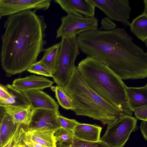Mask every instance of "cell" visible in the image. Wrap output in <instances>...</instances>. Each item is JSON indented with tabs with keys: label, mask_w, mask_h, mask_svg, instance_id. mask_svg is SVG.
Returning a JSON list of instances; mask_svg holds the SVG:
<instances>
[{
	"label": "cell",
	"mask_w": 147,
	"mask_h": 147,
	"mask_svg": "<svg viewBox=\"0 0 147 147\" xmlns=\"http://www.w3.org/2000/svg\"><path fill=\"white\" fill-rule=\"evenodd\" d=\"M54 82L42 76L32 75L15 80L12 86L22 92L35 90H42L50 87Z\"/></svg>",
	"instance_id": "12"
},
{
	"label": "cell",
	"mask_w": 147,
	"mask_h": 147,
	"mask_svg": "<svg viewBox=\"0 0 147 147\" xmlns=\"http://www.w3.org/2000/svg\"><path fill=\"white\" fill-rule=\"evenodd\" d=\"M61 25L56 31V38L76 36L84 32L98 29V20L94 16L80 18L67 14L61 17Z\"/></svg>",
	"instance_id": "7"
},
{
	"label": "cell",
	"mask_w": 147,
	"mask_h": 147,
	"mask_svg": "<svg viewBox=\"0 0 147 147\" xmlns=\"http://www.w3.org/2000/svg\"><path fill=\"white\" fill-rule=\"evenodd\" d=\"M20 144L22 147H34L33 146L26 141L22 137V134L20 140Z\"/></svg>",
	"instance_id": "31"
},
{
	"label": "cell",
	"mask_w": 147,
	"mask_h": 147,
	"mask_svg": "<svg viewBox=\"0 0 147 147\" xmlns=\"http://www.w3.org/2000/svg\"><path fill=\"white\" fill-rule=\"evenodd\" d=\"M127 104L133 112L136 109L147 106V84L140 87H128L125 88Z\"/></svg>",
	"instance_id": "14"
},
{
	"label": "cell",
	"mask_w": 147,
	"mask_h": 147,
	"mask_svg": "<svg viewBox=\"0 0 147 147\" xmlns=\"http://www.w3.org/2000/svg\"><path fill=\"white\" fill-rule=\"evenodd\" d=\"M21 125L15 123L11 117L5 113L0 123V140L2 147L13 136Z\"/></svg>",
	"instance_id": "19"
},
{
	"label": "cell",
	"mask_w": 147,
	"mask_h": 147,
	"mask_svg": "<svg viewBox=\"0 0 147 147\" xmlns=\"http://www.w3.org/2000/svg\"><path fill=\"white\" fill-rule=\"evenodd\" d=\"M20 145H21V144H20ZM21 147H22V146H21Z\"/></svg>",
	"instance_id": "37"
},
{
	"label": "cell",
	"mask_w": 147,
	"mask_h": 147,
	"mask_svg": "<svg viewBox=\"0 0 147 147\" xmlns=\"http://www.w3.org/2000/svg\"><path fill=\"white\" fill-rule=\"evenodd\" d=\"M20 145L17 146L16 147H20Z\"/></svg>",
	"instance_id": "35"
},
{
	"label": "cell",
	"mask_w": 147,
	"mask_h": 147,
	"mask_svg": "<svg viewBox=\"0 0 147 147\" xmlns=\"http://www.w3.org/2000/svg\"><path fill=\"white\" fill-rule=\"evenodd\" d=\"M58 147H110L107 144L100 140L96 142H91L78 140L74 138L70 144H62L58 145Z\"/></svg>",
	"instance_id": "23"
},
{
	"label": "cell",
	"mask_w": 147,
	"mask_h": 147,
	"mask_svg": "<svg viewBox=\"0 0 147 147\" xmlns=\"http://www.w3.org/2000/svg\"><path fill=\"white\" fill-rule=\"evenodd\" d=\"M13 95V92L9 84L5 86L0 84V101L8 99Z\"/></svg>",
	"instance_id": "27"
},
{
	"label": "cell",
	"mask_w": 147,
	"mask_h": 147,
	"mask_svg": "<svg viewBox=\"0 0 147 147\" xmlns=\"http://www.w3.org/2000/svg\"><path fill=\"white\" fill-rule=\"evenodd\" d=\"M33 109H41L59 111V105L49 95L40 90L22 92Z\"/></svg>",
	"instance_id": "13"
},
{
	"label": "cell",
	"mask_w": 147,
	"mask_h": 147,
	"mask_svg": "<svg viewBox=\"0 0 147 147\" xmlns=\"http://www.w3.org/2000/svg\"><path fill=\"white\" fill-rule=\"evenodd\" d=\"M140 128L143 136L146 140L147 139V121H142Z\"/></svg>",
	"instance_id": "30"
},
{
	"label": "cell",
	"mask_w": 147,
	"mask_h": 147,
	"mask_svg": "<svg viewBox=\"0 0 147 147\" xmlns=\"http://www.w3.org/2000/svg\"><path fill=\"white\" fill-rule=\"evenodd\" d=\"M60 47V43L44 49L43 56L39 62L42 64L52 75L55 72Z\"/></svg>",
	"instance_id": "18"
},
{
	"label": "cell",
	"mask_w": 147,
	"mask_h": 147,
	"mask_svg": "<svg viewBox=\"0 0 147 147\" xmlns=\"http://www.w3.org/2000/svg\"><path fill=\"white\" fill-rule=\"evenodd\" d=\"M55 137L57 146L65 144H71L74 140L73 131L60 127L55 132Z\"/></svg>",
	"instance_id": "22"
},
{
	"label": "cell",
	"mask_w": 147,
	"mask_h": 147,
	"mask_svg": "<svg viewBox=\"0 0 147 147\" xmlns=\"http://www.w3.org/2000/svg\"><path fill=\"white\" fill-rule=\"evenodd\" d=\"M133 39L125 28L119 27L88 30L77 36L81 51L100 60L122 80L145 79L147 53Z\"/></svg>",
	"instance_id": "1"
},
{
	"label": "cell",
	"mask_w": 147,
	"mask_h": 147,
	"mask_svg": "<svg viewBox=\"0 0 147 147\" xmlns=\"http://www.w3.org/2000/svg\"><path fill=\"white\" fill-rule=\"evenodd\" d=\"M1 16L0 15V20H1Z\"/></svg>",
	"instance_id": "36"
},
{
	"label": "cell",
	"mask_w": 147,
	"mask_h": 147,
	"mask_svg": "<svg viewBox=\"0 0 147 147\" xmlns=\"http://www.w3.org/2000/svg\"></svg>",
	"instance_id": "39"
},
{
	"label": "cell",
	"mask_w": 147,
	"mask_h": 147,
	"mask_svg": "<svg viewBox=\"0 0 147 147\" xmlns=\"http://www.w3.org/2000/svg\"><path fill=\"white\" fill-rule=\"evenodd\" d=\"M110 20L129 26L131 8L128 0H91Z\"/></svg>",
	"instance_id": "8"
},
{
	"label": "cell",
	"mask_w": 147,
	"mask_h": 147,
	"mask_svg": "<svg viewBox=\"0 0 147 147\" xmlns=\"http://www.w3.org/2000/svg\"><path fill=\"white\" fill-rule=\"evenodd\" d=\"M23 126L21 125L13 136L2 147H16L20 144V140Z\"/></svg>",
	"instance_id": "26"
},
{
	"label": "cell",
	"mask_w": 147,
	"mask_h": 147,
	"mask_svg": "<svg viewBox=\"0 0 147 147\" xmlns=\"http://www.w3.org/2000/svg\"><path fill=\"white\" fill-rule=\"evenodd\" d=\"M51 0H0V15L10 16L21 11L32 9L47 10Z\"/></svg>",
	"instance_id": "10"
},
{
	"label": "cell",
	"mask_w": 147,
	"mask_h": 147,
	"mask_svg": "<svg viewBox=\"0 0 147 147\" xmlns=\"http://www.w3.org/2000/svg\"><path fill=\"white\" fill-rule=\"evenodd\" d=\"M76 68L87 84L100 97L126 115L132 116L126 95V86L106 65L95 57L87 56Z\"/></svg>",
	"instance_id": "3"
},
{
	"label": "cell",
	"mask_w": 147,
	"mask_h": 147,
	"mask_svg": "<svg viewBox=\"0 0 147 147\" xmlns=\"http://www.w3.org/2000/svg\"><path fill=\"white\" fill-rule=\"evenodd\" d=\"M0 147H2L1 143L0 136Z\"/></svg>",
	"instance_id": "34"
},
{
	"label": "cell",
	"mask_w": 147,
	"mask_h": 147,
	"mask_svg": "<svg viewBox=\"0 0 147 147\" xmlns=\"http://www.w3.org/2000/svg\"><path fill=\"white\" fill-rule=\"evenodd\" d=\"M59 115V111L41 109H33L29 124L24 129L29 131L57 130L60 128L57 123Z\"/></svg>",
	"instance_id": "9"
},
{
	"label": "cell",
	"mask_w": 147,
	"mask_h": 147,
	"mask_svg": "<svg viewBox=\"0 0 147 147\" xmlns=\"http://www.w3.org/2000/svg\"><path fill=\"white\" fill-rule=\"evenodd\" d=\"M131 32L144 42L147 40V11L134 19L129 25Z\"/></svg>",
	"instance_id": "20"
},
{
	"label": "cell",
	"mask_w": 147,
	"mask_h": 147,
	"mask_svg": "<svg viewBox=\"0 0 147 147\" xmlns=\"http://www.w3.org/2000/svg\"><path fill=\"white\" fill-rule=\"evenodd\" d=\"M102 128L96 124L79 123L74 130V138L85 141L98 142L100 140Z\"/></svg>",
	"instance_id": "15"
},
{
	"label": "cell",
	"mask_w": 147,
	"mask_h": 147,
	"mask_svg": "<svg viewBox=\"0 0 147 147\" xmlns=\"http://www.w3.org/2000/svg\"><path fill=\"white\" fill-rule=\"evenodd\" d=\"M137 119L128 115L119 117L107 125L100 140L110 147H123L132 132L137 129Z\"/></svg>",
	"instance_id": "6"
},
{
	"label": "cell",
	"mask_w": 147,
	"mask_h": 147,
	"mask_svg": "<svg viewBox=\"0 0 147 147\" xmlns=\"http://www.w3.org/2000/svg\"><path fill=\"white\" fill-rule=\"evenodd\" d=\"M144 42V43L145 44V45H146V47H147V40H146Z\"/></svg>",
	"instance_id": "33"
},
{
	"label": "cell",
	"mask_w": 147,
	"mask_h": 147,
	"mask_svg": "<svg viewBox=\"0 0 147 147\" xmlns=\"http://www.w3.org/2000/svg\"><path fill=\"white\" fill-rule=\"evenodd\" d=\"M59 43L56 70L52 77L58 86L63 88L76 67L75 62L80 51L76 36H62Z\"/></svg>",
	"instance_id": "5"
},
{
	"label": "cell",
	"mask_w": 147,
	"mask_h": 147,
	"mask_svg": "<svg viewBox=\"0 0 147 147\" xmlns=\"http://www.w3.org/2000/svg\"><path fill=\"white\" fill-rule=\"evenodd\" d=\"M26 136L31 140L43 147H57L54 134L56 130L29 131L25 129Z\"/></svg>",
	"instance_id": "17"
},
{
	"label": "cell",
	"mask_w": 147,
	"mask_h": 147,
	"mask_svg": "<svg viewBox=\"0 0 147 147\" xmlns=\"http://www.w3.org/2000/svg\"><path fill=\"white\" fill-rule=\"evenodd\" d=\"M4 108L5 113L11 117L15 123L23 125L25 127L28 126L33 110L30 105Z\"/></svg>",
	"instance_id": "16"
},
{
	"label": "cell",
	"mask_w": 147,
	"mask_h": 147,
	"mask_svg": "<svg viewBox=\"0 0 147 147\" xmlns=\"http://www.w3.org/2000/svg\"><path fill=\"white\" fill-rule=\"evenodd\" d=\"M63 88L71 99L74 107L73 111L77 115L87 116L105 125L126 115L96 93L84 80L76 66Z\"/></svg>",
	"instance_id": "4"
},
{
	"label": "cell",
	"mask_w": 147,
	"mask_h": 147,
	"mask_svg": "<svg viewBox=\"0 0 147 147\" xmlns=\"http://www.w3.org/2000/svg\"><path fill=\"white\" fill-rule=\"evenodd\" d=\"M57 123L60 128L73 131L76 126L79 123L75 119L67 118L60 115L58 117Z\"/></svg>",
	"instance_id": "24"
},
{
	"label": "cell",
	"mask_w": 147,
	"mask_h": 147,
	"mask_svg": "<svg viewBox=\"0 0 147 147\" xmlns=\"http://www.w3.org/2000/svg\"><path fill=\"white\" fill-rule=\"evenodd\" d=\"M101 27L99 29H103L104 30H110L114 29L116 26V24L107 17L103 18L101 22Z\"/></svg>",
	"instance_id": "28"
},
{
	"label": "cell",
	"mask_w": 147,
	"mask_h": 147,
	"mask_svg": "<svg viewBox=\"0 0 147 147\" xmlns=\"http://www.w3.org/2000/svg\"><path fill=\"white\" fill-rule=\"evenodd\" d=\"M27 70L31 73L47 77H52V75L49 71L39 61H37L32 64Z\"/></svg>",
	"instance_id": "25"
},
{
	"label": "cell",
	"mask_w": 147,
	"mask_h": 147,
	"mask_svg": "<svg viewBox=\"0 0 147 147\" xmlns=\"http://www.w3.org/2000/svg\"><path fill=\"white\" fill-rule=\"evenodd\" d=\"M55 96L59 105L63 108L73 111L74 107L72 101L63 87L57 86L55 88Z\"/></svg>",
	"instance_id": "21"
},
{
	"label": "cell",
	"mask_w": 147,
	"mask_h": 147,
	"mask_svg": "<svg viewBox=\"0 0 147 147\" xmlns=\"http://www.w3.org/2000/svg\"><path fill=\"white\" fill-rule=\"evenodd\" d=\"M37 11L26 10L9 16L4 23L0 56L7 76L27 70L44 51L47 26Z\"/></svg>",
	"instance_id": "2"
},
{
	"label": "cell",
	"mask_w": 147,
	"mask_h": 147,
	"mask_svg": "<svg viewBox=\"0 0 147 147\" xmlns=\"http://www.w3.org/2000/svg\"><path fill=\"white\" fill-rule=\"evenodd\" d=\"M67 14L80 18L94 16L95 6L91 0H55Z\"/></svg>",
	"instance_id": "11"
},
{
	"label": "cell",
	"mask_w": 147,
	"mask_h": 147,
	"mask_svg": "<svg viewBox=\"0 0 147 147\" xmlns=\"http://www.w3.org/2000/svg\"><path fill=\"white\" fill-rule=\"evenodd\" d=\"M20 147H21V145H20Z\"/></svg>",
	"instance_id": "38"
},
{
	"label": "cell",
	"mask_w": 147,
	"mask_h": 147,
	"mask_svg": "<svg viewBox=\"0 0 147 147\" xmlns=\"http://www.w3.org/2000/svg\"><path fill=\"white\" fill-rule=\"evenodd\" d=\"M133 112L138 119L142 121H147V106L138 108Z\"/></svg>",
	"instance_id": "29"
},
{
	"label": "cell",
	"mask_w": 147,
	"mask_h": 147,
	"mask_svg": "<svg viewBox=\"0 0 147 147\" xmlns=\"http://www.w3.org/2000/svg\"><path fill=\"white\" fill-rule=\"evenodd\" d=\"M5 113V108L2 106H0V124Z\"/></svg>",
	"instance_id": "32"
}]
</instances>
